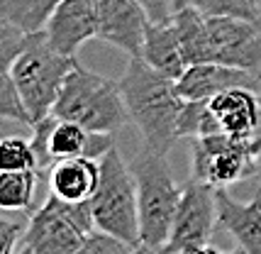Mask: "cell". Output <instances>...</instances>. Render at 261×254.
<instances>
[{
    "label": "cell",
    "instance_id": "1",
    "mask_svg": "<svg viewBox=\"0 0 261 254\" xmlns=\"http://www.w3.org/2000/svg\"><path fill=\"white\" fill-rule=\"evenodd\" d=\"M127 115L139 127L149 149L166 154L178 142V117L186 100L176 88V81L149 66L142 57H129L120 79Z\"/></svg>",
    "mask_w": 261,
    "mask_h": 254
},
{
    "label": "cell",
    "instance_id": "2",
    "mask_svg": "<svg viewBox=\"0 0 261 254\" xmlns=\"http://www.w3.org/2000/svg\"><path fill=\"white\" fill-rule=\"evenodd\" d=\"M129 169L137 181L142 244L164 249L169 242L176 208L181 203L183 186L173 181L166 154L149 149L147 144L135 154V159L129 162Z\"/></svg>",
    "mask_w": 261,
    "mask_h": 254
},
{
    "label": "cell",
    "instance_id": "3",
    "mask_svg": "<svg viewBox=\"0 0 261 254\" xmlns=\"http://www.w3.org/2000/svg\"><path fill=\"white\" fill-rule=\"evenodd\" d=\"M51 115L108 135L117 132L129 120L120 83L83 69L81 64L66 76Z\"/></svg>",
    "mask_w": 261,
    "mask_h": 254
},
{
    "label": "cell",
    "instance_id": "4",
    "mask_svg": "<svg viewBox=\"0 0 261 254\" xmlns=\"http://www.w3.org/2000/svg\"><path fill=\"white\" fill-rule=\"evenodd\" d=\"M76 66H79L76 59L59 54L49 44L44 30L27 35V44L12 61L10 73L17 91H20L24 108L32 117V125L51 115L54 103L61 93V86Z\"/></svg>",
    "mask_w": 261,
    "mask_h": 254
},
{
    "label": "cell",
    "instance_id": "5",
    "mask_svg": "<svg viewBox=\"0 0 261 254\" xmlns=\"http://www.w3.org/2000/svg\"><path fill=\"white\" fill-rule=\"evenodd\" d=\"M91 210L100 232L113 235L129 247L142 244L137 181L117 147L100 157V184L91 198Z\"/></svg>",
    "mask_w": 261,
    "mask_h": 254
},
{
    "label": "cell",
    "instance_id": "6",
    "mask_svg": "<svg viewBox=\"0 0 261 254\" xmlns=\"http://www.w3.org/2000/svg\"><path fill=\"white\" fill-rule=\"evenodd\" d=\"M93 227L91 200L71 203L49 193L44 206L30 215L24 244L34 254H76Z\"/></svg>",
    "mask_w": 261,
    "mask_h": 254
},
{
    "label": "cell",
    "instance_id": "7",
    "mask_svg": "<svg viewBox=\"0 0 261 254\" xmlns=\"http://www.w3.org/2000/svg\"><path fill=\"white\" fill-rule=\"evenodd\" d=\"M227 135L247 144L254 154L261 147V91L249 86H237L207 98L200 113L198 137L203 135Z\"/></svg>",
    "mask_w": 261,
    "mask_h": 254
},
{
    "label": "cell",
    "instance_id": "8",
    "mask_svg": "<svg viewBox=\"0 0 261 254\" xmlns=\"http://www.w3.org/2000/svg\"><path fill=\"white\" fill-rule=\"evenodd\" d=\"M191 149H193V179L213 188H227L256 176V154L247 144L222 132L195 137Z\"/></svg>",
    "mask_w": 261,
    "mask_h": 254
},
{
    "label": "cell",
    "instance_id": "9",
    "mask_svg": "<svg viewBox=\"0 0 261 254\" xmlns=\"http://www.w3.org/2000/svg\"><path fill=\"white\" fill-rule=\"evenodd\" d=\"M205 64H225L261 79V24L239 17H207Z\"/></svg>",
    "mask_w": 261,
    "mask_h": 254
},
{
    "label": "cell",
    "instance_id": "10",
    "mask_svg": "<svg viewBox=\"0 0 261 254\" xmlns=\"http://www.w3.org/2000/svg\"><path fill=\"white\" fill-rule=\"evenodd\" d=\"M217 188L191 179L183 186L181 203L173 215L169 242L164 247L166 254H186L210 242V235L217 222Z\"/></svg>",
    "mask_w": 261,
    "mask_h": 254
},
{
    "label": "cell",
    "instance_id": "11",
    "mask_svg": "<svg viewBox=\"0 0 261 254\" xmlns=\"http://www.w3.org/2000/svg\"><path fill=\"white\" fill-rule=\"evenodd\" d=\"M149 22L139 0H98V39L129 57H142Z\"/></svg>",
    "mask_w": 261,
    "mask_h": 254
},
{
    "label": "cell",
    "instance_id": "12",
    "mask_svg": "<svg viewBox=\"0 0 261 254\" xmlns=\"http://www.w3.org/2000/svg\"><path fill=\"white\" fill-rule=\"evenodd\" d=\"M44 35L59 54L76 59L81 46L98 37V0H61Z\"/></svg>",
    "mask_w": 261,
    "mask_h": 254
},
{
    "label": "cell",
    "instance_id": "13",
    "mask_svg": "<svg viewBox=\"0 0 261 254\" xmlns=\"http://www.w3.org/2000/svg\"><path fill=\"white\" fill-rule=\"evenodd\" d=\"M237 86H249L261 91V79L251 76L249 71L232 69L225 64H191L176 81V88L183 100H207L217 93Z\"/></svg>",
    "mask_w": 261,
    "mask_h": 254
},
{
    "label": "cell",
    "instance_id": "14",
    "mask_svg": "<svg viewBox=\"0 0 261 254\" xmlns=\"http://www.w3.org/2000/svg\"><path fill=\"white\" fill-rule=\"evenodd\" d=\"M217 225L237 240L244 254H261V191L249 203H239L225 188H217Z\"/></svg>",
    "mask_w": 261,
    "mask_h": 254
},
{
    "label": "cell",
    "instance_id": "15",
    "mask_svg": "<svg viewBox=\"0 0 261 254\" xmlns=\"http://www.w3.org/2000/svg\"><path fill=\"white\" fill-rule=\"evenodd\" d=\"M100 184V162L93 157H66L49 169V193L79 203L91 200Z\"/></svg>",
    "mask_w": 261,
    "mask_h": 254
},
{
    "label": "cell",
    "instance_id": "16",
    "mask_svg": "<svg viewBox=\"0 0 261 254\" xmlns=\"http://www.w3.org/2000/svg\"><path fill=\"white\" fill-rule=\"evenodd\" d=\"M113 135L108 132H91L79 122L71 120H59L51 125L49 132V157L51 162L66 159V157H102L105 151H110ZM54 166V164H51Z\"/></svg>",
    "mask_w": 261,
    "mask_h": 254
},
{
    "label": "cell",
    "instance_id": "17",
    "mask_svg": "<svg viewBox=\"0 0 261 254\" xmlns=\"http://www.w3.org/2000/svg\"><path fill=\"white\" fill-rule=\"evenodd\" d=\"M142 59L173 81H178L186 73L188 61L183 57V46L178 39V32H176L173 17L169 22H149Z\"/></svg>",
    "mask_w": 261,
    "mask_h": 254
},
{
    "label": "cell",
    "instance_id": "18",
    "mask_svg": "<svg viewBox=\"0 0 261 254\" xmlns=\"http://www.w3.org/2000/svg\"><path fill=\"white\" fill-rule=\"evenodd\" d=\"M61 0H0V15L24 35L42 32Z\"/></svg>",
    "mask_w": 261,
    "mask_h": 254
},
{
    "label": "cell",
    "instance_id": "19",
    "mask_svg": "<svg viewBox=\"0 0 261 254\" xmlns=\"http://www.w3.org/2000/svg\"><path fill=\"white\" fill-rule=\"evenodd\" d=\"M37 169L27 171H0V210L24 213L32 208L37 191Z\"/></svg>",
    "mask_w": 261,
    "mask_h": 254
},
{
    "label": "cell",
    "instance_id": "20",
    "mask_svg": "<svg viewBox=\"0 0 261 254\" xmlns=\"http://www.w3.org/2000/svg\"><path fill=\"white\" fill-rule=\"evenodd\" d=\"M39 169V159L32 147V139L24 137H3L0 139V171H27Z\"/></svg>",
    "mask_w": 261,
    "mask_h": 254
},
{
    "label": "cell",
    "instance_id": "21",
    "mask_svg": "<svg viewBox=\"0 0 261 254\" xmlns=\"http://www.w3.org/2000/svg\"><path fill=\"white\" fill-rule=\"evenodd\" d=\"M191 5L207 17H239L261 24L259 0H193Z\"/></svg>",
    "mask_w": 261,
    "mask_h": 254
},
{
    "label": "cell",
    "instance_id": "22",
    "mask_svg": "<svg viewBox=\"0 0 261 254\" xmlns=\"http://www.w3.org/2000/svg\"><path fill=\"white\" fill-rule=\"evenodd\" d=\"M0 120H12V122L32 127V117L20 98V91L12 81L10 71H0Z\"/></svg>",
    "mask_w": 261,
    "mask_h": 254
},
{
    "label": "cell",
    "instance_id": "23",
    "mask_svg": "<svg viewBox=\"0 0 261 254\" xmlns=\"http://www.w3.org/2000/svg\"><path fill=\"white\" fill-rule=\"evenodd\" d=\"M27 44V35L0 15V71H10L12 61Z\"/></svg>",
    "mask_w": 261,
    "mask_h": 254
},
{
    "label": "cell",
    "instance_id": "24",
    "mask_svg": "<svg viewBox=\"0 0 261 254\" xmlns=\"http://www.w3.org/2000/svg\"><path fill=\"white\" fill-rule=\"evenodd\" d=\"M129 252H132V247L127 242L98 230L88 235V240L81 244L76 254H129Z\"/></svg>",
    "mask_w": 261,
    "mask_h": 254
},
{
    "label": "cell",
    "instance_id": "25",
    "mask_svg": "<svg viewBox=\"0 0 261 254\" xmlns=\"http://www.w3.org/2000/svg\"><path fill=\"white\" fill-rule=\"evenodd\" d=\"M22 232H24V227L20 220L0 218V254H12L15 244H17V237Z\"/></svg>",
    "mask_w": 261,
    "mask_h": 254
},
{
    "label": "cell",
    "instance_id": "26",
    "mask_svg": "<svg viewBox=\"0 0 261 254\" xmlns=\"http://www.w3.org/2000/svg\"><path fill=\"white\" fill-rule=\"evenodd\" d=\"M139 5L147 10L151 22H169L176 12L173 0H139Z\"/></svg>",
    "mask_w": 261,
    "mask_h": 254
},
{
    "label": "cell",
    "instance_id": "27",
    "mask_svg": "<svg viewBox=\"0 0 261 254\" xmlns=\"http://www.w3.org/2000/svg\"><path fill=\"white\" fill-rule=\"evenodd\" d=\"M186 254H225V252L207 242V244H203V247H195V249H191V252H186Z\"/></svg>",
    "mask_w": 261,
    "mask_h": 254
},
{
    "label": "cell",
    "instance_id": "28",
    "mask_svg": "<svg viewBox=\"0 0 261 254\" xmlns=\"http://www.w3.org/2000/svg\"><path fill=\"white\" fill-rule=\"evenodd\" d=\"M129 254H166V252H164V249H154V247H149V244H137V247H132Z\"/></svg>",
    "mask_w": 261,
    "mask_h": 254
},
{
    "label": "cell",
    "instance_id": "29",
    "mask_svg": "<svg viewBox=\"0 0 261 254\" xmlns=\"http://www.w3.org/2000/svg\"><path fill=\"white\" fill-rule=\"evenodd\" d=\"M256 176H259V181H261V147L256 151ZM259 191H261V184H259Z\"/></svg>",
    "mask_w": 261,
    "mask_h": 254
},
{
    "label": "cell",
    "instance_id": "30",
    "mask_svg": "<svg viewBox=\"0 0 261 254\" xmlns=\"http://www.w3.org/2000/svg\"><path fill=\"white\" fill-rule=\"evenodd\" d=\"M193 0H173V8L176 10H181V8H186V5H191Z\"/></svg>",
    "mask_w": 261,
    "mask_h": 254
},
{
    "label": "cell",
    "instance_id": "31",
    "mask_svg": "<svg viewBox=\"0 0 261 254\" xmlns=\"http://www.w3.org/2000/svg\"><path fill=\"white\" fill-rule=\"evenodd\" d=\"M17 254H34V252H32V249H30V247H27V244H24V247H22V249H20V252H17Z\"/></svg>",
    "mask_w": 261,
    "mask_h": 254
},
{
    "label": "cell",
    "instance_id": "32",
    "mask_svg": "<svg viewBox=\"0 0 261 254\" xmlns=\"http://www.w3.org/2000/svg\"><path fill=\"white\" fill-rule=\"evenodd\" d=\"M227 254H244L242 249H234V252H227Z\"/></svg>",
    "mask_w": 261,
    "mask_h": 254
},
{
    "label": "cell",
    "instance_id": "33",
    "mask_svg": "<svg viewBox=\"0 0 261 254\" xmlns=\"http://www.w3.org/2000/svg\"><path fill=\"white\" fill-rule=\"evenodd\" d=\"M259 3H261V0H259Z\"/></svg>",
    "mask_w": 261,
    "mask_h": 254
}]
</instances>
